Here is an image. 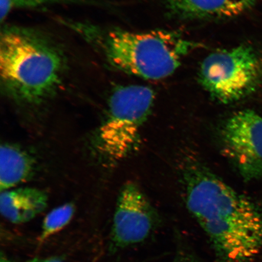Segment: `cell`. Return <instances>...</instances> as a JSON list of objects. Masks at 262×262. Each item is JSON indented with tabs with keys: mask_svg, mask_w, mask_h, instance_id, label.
<instances>
[{
	"mask_svg": "<svg viewBox=\"0 0 262 262\" xmlns=\"http://www.w3.org/2000/svg\"><path fill=\"white\" fill-rule=\"evenodd\" d=\"M172 262H202L194 254L187 252L180 251Z\"/></svg>",
	"mask_w": 262,
	"mask_h": 262,
	"instance_id": "4fadbf2b",
	"label": "cell"
},
{
	"mask_svg": "<svg viewBox=\"0 0 262 262\" xmlns=\"http://www.w3.org/2000/svg\"><path fill=\"white\" fill-rule=\"evenodd\" d=\"M48 196L44 191L32 187L14 188L1 192L0 211L6 220L15 224L34 219L47 208Z\"/></svg>",
	"mask_w": 262,
	"mask_h": 262,
	"instance_id": "ba28073f",
	"label": "cell"
},
{
	"mask_svg": "<svg viewBox=\"0 0 262 262\" xmlns=\"http://www.w3.org/2000/svg\"><path fill=\"white\" fill-rule=\"evenodd\" d=\"M186 204L207 235L218 262H251L262 250V212L210 172L192 169Z\"/></svg>",
	"mask_w": 262,
	"mask_h": 262,
	"instance_id": "6da1fadb",
	"label": "cell"
},
{
	"mask_svg": "<svg viewBox=\"0 0 262 262\" xmlns=\"http://www.w3.org/2000/svg\"><path fill=\"white\" fill-rule=\"evenodd\" d=\"M37 169L35 157L20 146L10 143L0 147V189L1 192L16 188L28 181Z\"/></svg>",
	"mask_w": 262,
	"mask_h": 262,
	"instance_id": "30bf717a",
	"label": "cell"
},
{
	"mask_svg": "<svg viewBox=\"0 0 262 262\" xmlns=\"http://www.w3.org/2000/svg\"><path fill=\"white\" fill-rule=\"evenodd\" d=\"M75 211L73 203H67L49 212L42 223L39 242L42 243L65 227L73 218Z\"/></svg>",
	"mask_w": 262,
	"mask_h": 262,
	"instance_id": "8fae6325",
	"label": "cell"
},
{
	"mask_svg": "<svg viewBox=\"0 0 262 262\" xmlns=\"http://www.w3.org/2000/svg\"><path fill=\"white\" fill-rule=\"evenodd\" d=\"M87 0H1L0 18L3 22L10 12L16 9L37 8L60 3H89Z\"/></svg>",
	"mask_w": 262,
	"mask_h": 262,
	"instance_id": "7c38bea8",
	"label": "cell"
},
{
	"mask_svg": "<svg viewBox=\"0 0 262 262\" xmlns=\"http://www.w3.org/2000/svg\"><path fill=\"white\" fill-rule=\"evenodd\" d=\"M111 67L146 80H160L178 70L195 44L176 32H133L72 23Z\"/></svg>",
	"mask_w": 262,
	"mask_h": 262,
	"instance_id": "3957f363",
	"label": "cell"
},
{
	"mask_svg": "<svg viewBox=\"0 0 262 262\" xmlns=\"http://www.w3.org/2000/svg\"><path fill=\"white\" fill-rule=\"evenodd\" d=\"M255 0H166L173 14L186 19L230 18L243 14Z\"/></svg>",
	"mask_w": 262,
	"mask_h": 262,
	"instance_id": "9c48e42d",
	"label": "cell"
},
{
	"mask_svg": "<svg viewBox=\"0 0 262 262\" xmlns=\"http://www.w3.org/2000/svg\"><path fill=\"white\" fill-rule=\"evenodd\" d=\"M63 54L47 36L34 29L6 26L0 37V76L6 96L23 105L37 106L61 84Z\"/></svg>",
	"mask_w": 262,
	"mask_h": 262,
	"instance_id": "7a4b0ae2",
	"label": "cell"
},
{
	"mask_svg": "<svg viewBox=\"0 0 262 262\" xmlns=\"http://www.w3.org/2000/svg\"><path fill=\"white\" fill-rule=\"evenodd\" d=\"M156 214L136 183L123 186L115 209L110 250L115 253L144 242L156 227Z\"/></svg>",
	"mask_w": 262,
	"mask_h": 262,
	"instance_id": "8992f818",
	"label": "cell"
},
{
	"mask_svg": "<svg viewBox=\"0 0 262 262\" xmlns=\"http://www.w3.org/2000/svg\"><path fill=\"white\" fill-rule=\"evenodd\" d=\"M1 262H10V260L6 257H4L2 254ZM26 262H64L61 258L56 257L48 258H35Z\"/></svg>",
	"mask_w": 262,
	"mask_h": 262,
	"instance_id": "5bb4252c",
	"label": "cell"
},
{
	"mask_svg": "<svg viewBox=\"0 0 262 262\" xmlns=\"http://www.w3.org/2000/svg\"><path fill=\"white\" fill-rule=\"evenodd\" d=\"M226 155L245 178L262 175V117L252 110L239 111L229 118L222 130Z\"/></svg>",
	"mask_w": 262,
	"mask_h": 262,
	"instance_id": "52a82bcc",
	"label": "cell"
},
{
	"mask_svg": "<svg viewBox=\"0 0 262 262\" xmlns=\"http://www.w3.org/2000/svg\"><path fill=\"white\" fill-rule=\"evenodd\" d=\"M155 99V92L148 86L114 88L107 101L106 117L97 131V148L104 158L117 163L129 155Z\"/></svg>",
	"mask_w": 262,
	"mask_h": 262,
	"instance_id": "277c9868",
	"label": "cell"
},
{
	"mask_svg": "<svg viewBox=\"0 0 262 262\" xmlns=\"http://www.w3.org/2000/svg\"><path fill=\"white\" fill-rule=\"evenodd\" d=\"M200 83L212 97L229 103L254 93L262 84V58L243 45L208 55L201 65Z\"/></svg>",
	"mask_w": 262,
	"mask_h": 262,
	"instance_id": "5b68a950",
	"label": "cell"
}]
</instances>
